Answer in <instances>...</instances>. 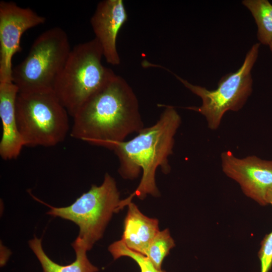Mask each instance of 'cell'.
I'll use <instances>...</instances> for the list:
<instances>
[{
  "label": "cell",
  "instance_id": "cell-16",
  "mask_svg": "<svg viewBox=\"0 0 272 272\" xmlns=\"http://www.w3.org/2000/svg\"><path fill=\"white\" fill-rule=\"evenodd\" d=\"M108 250L114 259L122 256L132 258L137 263L141 272H166L156 268L147 256L128 249L121 240L112 243Z\"/></svg>",
  "mask_w": 272,
  "mask_h": 272
},
{
  "label": "cell",
  "instance_id": "cell-7",
  "mask_svg": "<svg viewBox=\"0 0 272 272\" xmlns=\"http://www.w3.org/2000/svg\"><path fill=\"white\" fill-rule=\"evenodd\" d=\"M32 196L50 208L47 214L70 220L77 225L79 232L76 239L88 250L102 237L113 214L118 212L121 201L116 181L108 173L105 174L101 185H92L87 192L65 207H54Z\"/></svg>",
  "mask_w": 272,
  "mask_h": 272
},
{
  "label": "cell",
  "instance_id": "cell-11",
  "mask_svg": "<svg viewBox=\"0 0 272 272\" xmlns=\"http://www.w3.org/2000/svg\"><path fill=\"white\" fill-rule=\"evenodd\" d=\"M19 90L12 82H0V117L2 136L0 155L6 161L17 158L23 147L16 117V102Z\"/></svg>",
  "mask_w": 272,
  "mask_h": 272
},
{
  "label": "cell",
  "instance_id": "cell-1",
  "mask_svg": "<svg viewBox=\"0 0 272 272\" xmlns=\"http://www.w3.org/2000/svg\"><path fill=\"white\" fill-rule=\"evenodd\" d=\"M73 118V138L109 150L144 127L135 93L116 74L87 99Z\"/></svg>",
  "mask_w": 272,
  "mask_h": 272
},
{
  "label": "cell",
  "instance_id": "cell-13",
  "mask_svg": "<svg viewBox=\"0 0 272 272\" xmlns=\"http://www.w3.org/2000/svg\"><path fill=\"white\" fill-rule=\"evenodd\" d=\"M29 245L39 260L43 272H97L99 270L88 259L87 248L76 239L72 243L76 253V259L66 265L55 263L46 255L43 249L41 238L35 236L29 241Z\"/></svg>",
  "mask_w": 272,
  "mask_h": 272
},
{
  "label": "cell",
  "instance_id": "cell-5",
  "mask_svg": "<svg viewBox=\"0 0 272 272\" xmlns=\"http://www.w3.org/2000/svg\"><path fill=\"white\" fill-rule=\"evenodd\" d=\"M16 112L25 146H54L69 130V114L52 90L19 93Z\"/></svg>",
  "mask_w": 272,
  "mask_h": 272
},
{
  "label": "cell",
  "instance_id": "cell-12",
  "mask_svg": "<svg viewBox=\"0 0 272 272\" xmlns=\"http://www.w3.org/2000/svg\"><path fill=\"white\" fill-rule=\"evenodd\" d=\"M127 206L121 240L128 249L145 256L151 242L160 231L158 220L145 216L132 202Z\"/></svg>",
  "mask_w": 272,
  "mask_h": 272
},
{
  "label": "cell",
  "instance_id": "cell-8",
  "mask_svg": "<svg viewBox=\"0 0 272 272\" xmlns=\"http://www.w3.org/2000/svg\"><path fill=\"white\" fill-rule=\"evenodd\" d=\"M46 18L12 2H0V82L12 81V58L21 51L20 40L28 30L45 23Z\"/></svg>",
  "mask_w": 272,
  "mask_h": 272
},
{
  "label": "cell",
  "instance_id": "cell-3",
  "mask_svg": "<svg viewBox=\"0 0 272 272\" xmlns=\"http://www.w3.org/2000/svg\"><path fill=\"white\" fill-rule=\"evenodd\" d=\"M103 57L102 48L95 38L71 49L53 91L72 117L89 97L115 75L103 65Z\"/></svg>",
  "mask_w": 272,
  "mask_h": 272
},
{
  "label": "cell",
  "instance_id": "cell-15",
  "mask_svg": "<svg viewBox=\"0 0 272 272\" xmlns=\"http://www.w3.org/2000/svg\"><path fill=\"white\" fill-rule=\"evenodd\" d=\"M175 242L168 229L160 231L151 242L146 253L156 268L161 269L162 263L175 246Z\"/></svg>",
  "mask_w": 272,
  "mask_h": 272
},
{
  "label": "cell",
  "instance_id": "cell-17",
  "mask_svg": "<svg viewBox=\"0 0 272 272\" xmlns=\"http://www.w3.org/2000/svg\"><path fill=\"white\" fill-rule=\"evenodd\" d=\"M258 256L260 272H268L272 266V231L266 234L262 240Z\"/></svg>",
  "mask_w": 272,
  "mask_h": 272
},
{
  "label": "cell",
  "instance_id": "cell-18",
  "mask_svg": "<svg viewBox=\"0 0 272 272\" xmlns=\"http://www.w3.org/2000/svg\"><path fill=\"white\" fill-rule=\"evenodd\" d=\"M267 201L268 205L270 204L272 206V189L269 192L267 195Z\"/></svg>",
  "mask_w": 272,
  "mask_h": 272
},
{
  "label": "cell",
  "instance_id": "cell-14",
  "mask_svg": "<svg viewBox=\"0 0 272 272\" xmlns=\"http://www.w3.org/2000/svg\"><path fill=\"white\" fill-rule=\"evenodd\" d=\"M257 25L259 43L268 45L272 40V4L267 0H244Z\"/></svg>",
  "mask_w": 272,
  "mask_h": 272
},
{
  "label": "cell",
  "instance_id": "cell-4",
  "mask_svg": "<svg viewBox=\"0 0 272 272\" xmlns=\"http://www.w3.org/2000/svg\"><path fill=\"white\" fill-rule=\"evenodd\" d=\"M71 51L68 36L61 28L39 35L26 58L13 68L12 81L19 93L53 91Z\"/></svg>",
  "mask_w": 272,
  "mask_h": 272
},
{
  "label": "cell",
  "instance_id": "cell-19",
  "mask_svg": "<svg viewBox=\"0 0 272 272\" xmlns=\"http://www.w3.org/2000/svg\"><path fill=\"white\" fill-rule=\"evenodd\" d=\"M268 46L269 47V49L270 51L272 52V40L270 41V43L269 44Z\"/></svg>",
  "mask_w": 272,
  "mask_h": 272
},
{
  "label": "cell",
  "instance_id": "cell-10",
  "mask_svg": "<svg viewBox=\"0 0 272 272\" xmlns=\"http://www.w3.org/2000/svg\"><path fill=\"white\" fill-rule=\"evenodd\" d=\"M128 19L122 0H104L98 3L90 19V24L102 49L106 62L113 65L120 64L116 47L118 33Z\"/></svg>",
  "mask_w": 272,
  "mask_h": 272
},
{
  "label": "cell",
  "instance_id": "cell-2",
  "mask_svg": "<svg viewBox=\"0 0 272 272\" xmlns=\"http://www.w3.org/2000/svg\"><path fill=\"white\" fill-rule=\"evenodd\" d=\"M163 106L166 108L155 123L144 127L132 139L112 146L110 150L118 158V172L122 178L133 179L143 173L135 190L121 200L118 211L131 202L134 196L143 199L148 194L159 196L155 180L156 170L160 167L165 174L170 172L168 158L173 153L174 137L181 119L174 107Z\"/></svg>",
  "mask_w": 272,
  "mask_h": 272
},
{
  "label": "cell",
  "instance_id": "cell-9",
  "mask_svg": "<svg viewBox=\"0 0 272 272\" xmlns=\"http://www.w3.org/2000/svg\"><path fill=\"white\" fill-rule=\"evenodd\" d=\"M221 158L223 172L239 184L244 194L261 206L267 205L272 189V160L255 156L239 158L230 151L223 152Z\"/></svg>",
  "mask_w": 272,
  "mask_h": 272
},
{
  "label": "cell",
  "instance_id": "cell-6",
  "mask_svg": "<svg viewBox=\"0 0 272 272\" xmlns=\"http://www.w3.org/2000/svg\"><path fill=\"white\" fill-rule=\"evenodd\" d=\"M259 46V43L254 44L246 53L241 67L236 72L222 77L218 82L217 88L213 90L192 84L165 66L155 64V67L165 70L173 74L186 88L201 98L200 106L185 108L203 115L208 127L215 130L219 127L227 111H239L251 95L253 84L251 72L257 60Z\"/></svg>",
  "mask_w": 272,
  "mask_h": 272
}]
</instances>
